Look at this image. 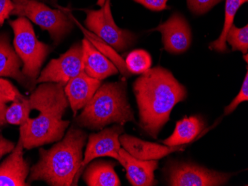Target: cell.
I'll return each mask as SVG.
<instances>
[{"mask_svg":"<svg viewBox=\"0 0 248 186\" xmlns=\"http://www.w3.org/2000/svg\"><path fill=\"white\" fill-rule=\"evenodd\" d=\"M140 116V126L157 138L169 121L172 108L187 96L186 87L172 73L158 66L146 71L133 84Z\"/></svg>","mask_w":248,"mask_h":186,"instance_id":"obj_1","label":"cell"},{"mask_svg":"<svg viewBox=\"0 0 248 186\" xmlns=\"http://www.w3.org/2000/svg\"><path fill=\"white\" fill-rule=\"evenodd\" d=\"M62 83H40L32 91L29 102L32 110L40 112L19 126L23 148L33 149L62 140L70 121L62 116L69 105Z\"/></svg>","mask_w":248,"mask_h":186,"instance_id":"obj_2","label":"cell"},{"mask_svg":"<svg viewBox=\"0 0 248 186\" xmlns=\"http://www.w3.org/2000/svg\"><path fill=\"white\" fill-rule=\"evenodd\" d=\"M86 139L84 130L73 126L50 149L40 148V159L31 168L27 183L43 181L52 186H72L83 161Z\"/></svg>","mask_w":248,"mask_h":186,"instance_id":"obj_3","label":"cell"},{"mask_svg":"<svg viewBox=\"0 0 248 186\" xmlns=\"http://www.w3.org/2000/svg\"><path fill=\"white\" fill-rule=\"evenodd\" d=\"M135 122L134 112L128 101L125 80L101 85L93 98L75 116L74 126L91 130H101L110 124L124 126Z\"/></svg>","mask_w":248,"mask_h":186,"instance_id":"obj_4","label":"cell"},{"mask_svg":"<svg viewBox=\"0 0 248 186\" xmlns=\"http://www.w3.org/2000/svg\"><path fill=\"white\" fill-rule=\"evenodd\" d=\"M9 23L15 34V51L22 62V73L34 88L42 65L51 52V48L39 41L27 18L19 16L15 20L10 21Z\"/></svg>","mask_w":248,"mask_h":186,"instance_id":"obj_5","label":"cell"},{"mask_svg":"<svg viewBox=\"0 0 248 186\" xmlns=\"http://www.w3.org/2000/svg\"><path fill=\"white\" fill-rule=\"evenodd\" d=\"M11 15L30 19L48 32L54 44L58 45L73 29V19L61 10L53 9L37 0H12Z\"/></svg>","mask_w":248,"mask_h":186,"instance_id":"obj_6","label":"cell"},{"mask_svg":"<svg viewBox=\"0 0 248 186\" xmlns=\"http://www.w3.org/2000/svg\"><path fill=\"white\" fill-rule=\"evenodd\" d=\"M84 11L86 13L85 25L87 29L111 48L123 51L133 45L135 34L117 26L111 14L110 0H106L100 9Z\"/></svg>","mask_w":248,"mask_h":186,"instance_id":"obj_7","label":"cell"},{"mask_svg":"<svg viewBox=\"0 0 248 186\" xmlns=\"http://www.w3.org/2000/svg\"><path fill=\"white\" fill-rule=\"evenodd\" d=\"M232 176L196 164L175 162L168 166L167 183L172 186H224Z\"/></svg>","mask_w":248,"mask_h":186,"instance_id":"obj_8","label":"cell"},{"mask_svg":"<svg viewBox=\"0 0 248 186\" xmlns=\"http://www.w3.org/2000/svg\"><path fill=\"white\" fill-rule=\"evenodd\" d=\"M124 132V126L116 124L89 135L84 157L72 186H77L86 166L96 158L110 157L119 160V151L121 148L119 137Z\"/></svg>","mask_w":248,"mask_h":186,"instance_id":"obj_9","label":"cell"},{"mask_svg":"<svg viewBox=\"0 0 248 186\" xmlns=\"http://www.w3.org/2000/svg\"><path fill=\"white\" fill-rule=\"evenodd\" d=\"M83 71L82 44L76 43L58 59L50 61L39 75L37 83H66Z\"/></svg>","mask_w":248,"mask_h":186,"instance_id":"obj_10","label":"cell"},{"mask_svg":"<svg viewBox=\"0 0 248 186\" xmlns=\"http://www.w3.org/2000/svg\"><path fill=\"white\" fill-rule=\"evenodd\" d=\"M154 30L161 32L164 49L169 53L182 54L190 47L191 29L185 18L179 14H172Z\"/></svg>","mask_w":248,"mask_h":186,"instance_id":"obj_11","label":"cell"},{"mask_svg":"<svg viewBox=\"0 0 248 186\" xmlns=\"http://www.w3.org/2000/svg\"><path fill=\"white\" fill-rule=\"evenodd\" d=\"M23 145L19 138L17 144L8 157L0 164V186H28L29 164L23 156Z\"/></svg>","mask_w":248,"mask_h":186,"instance_id":"obj_12","label":"cell"},{"mask_svg":"<svg viewBox=\"0 0 248 186\" xmlns=\"http://www.w3.org/2000/svg\"><path fill=\"white\" fill-rule=\"evenodd\" d=\"M101 84V80L93 78L84 70L66 83L64 91L75 117L78 111L87 105Z\"/></svg>","mask_w":248,"mask_h":186,"instance_id":"obj_13","label":"cell"},{"mask_svg":"<svg viewBox=\"0 0 248 186\" xmlns=\"http://www.w3.org/2000/svg\"><path fill=\"white\" fill-rule=\"evenodd\" d=\"M119 162L126 171V178L133 186H155V171L157 169L158 162L153 160H141L129 155L121 148L119 151Z\"/></svg>","mask_w":248,"mask_h":186,"instance_id":"obj_14","label":"cell"},{"mask_svg":"<svg viewBox=\"0 0 248 186\" xmlns=\"http://www.w3.org/2000/svg\"><path fill=\"white\" fill-rule=\"evenodd\" d=\"M120 143L123 148L136 159L141 160H153L161 159L171 153L185 150L183 145L179 146H163L128 134H121Z\"/></svg>","mask_w":248,"mask_h":186,"instance_id":"obj_15","label":"cell"},{"mask_svg":"<svg viewBox=\"0 0 248 186\" xmlns=\"http://www.w3.org/2000/svg\"><path fill=\"white\" fill-rule=\"evenodd\" d=\"M83 70L89 76L97 80H105L118 73L115 64L100 52L88 39L82 41Z\"/></svg>","mask_w":248,"mask_h":186,"instance_id":"obj_16","label":"cell"},{"mask_svg":"<svg viewBox=\"0 0 248 186\" xmlns=\"http://www.w3.org/2000/svg\"><path fill=\"white\" fill-rule=\"evenodd\" d=\"M22 62L10 44L8 36L0 34V77H11L29 89L33 90L31 84L22 73Z\"/></svg>","mask_w":248,"mask_h":186,"instance_id":"obj_17","label":"cell"},{"mask_svg":"<svg viewBox=\"0 0 248 186\" xmlns=\"http://www.w3.org/2000/svg\"><path fill=\"white\" fill-rule=\"evenodd\" d=\"M115 166L113 162L104 160L89 163L82 173L83 180L89 186H121Z\"/></svg>","mask_w":248,"mask_h":186,"instance_id":"obj_18","label":"cell"},{"mask_svg":"<svg viewBox=\"0 0 248 186\" xmlns=\"http://www.w3.org/2000/svg\"><path fill=\"white\" fill-rule=\"evenodd\" d=\"M205 128V123L201 116L184 118L177 122L172 135L162 143L167 146H179L189 143L201 134Z\"/></svg>","mask_w":248,"mask_h":186,"instance_id":"obj_19","label":"cell"},{"mask_svg":"<svg viewBox=\"0 0 248 186\" xmlns=\"http://www.w3.org/2000/svg\"><path fill=\"white\" fill-rule=\"evenodd\" d=\"M248 0H226L225 12H224V23L221 34L215 41L210 43V48L218 52L228 51L226 37L231 26L233 25L234 18L238 10Z\"/></svg>","mask_w":248,"mask_h":186,"instance_id":"obj_20","label":"cell"},{"mask_svg":"<svg viewBox=\"0 0 248 186\" xmlns=\"http://www.w3.org/2000/svg\"><path fill=\"white\" fill-rule=\"evenodd\" d=\"M29 98L22 94L15 97L11 105L7 107L5 119L7 124L19 126L23 124L30 117L31 112Z\"/></svg>","mask_w":248,"mask_h":186,"instance_id":"obj_21","label":"cell"},{"mask_svg":"<svg viewBox=\"0 0 248 186\" xmlns=\"http://www.w3.org/2000/svg\"><path fill=\"white\" fill-rule=\"evenodd\" d=\"M73 21L75 22V23L79 25L80 29H81V30H83V33H84L85 35L86 36V39H88L89 41L91 42L93 45H94L100 52L102 53L104 55H105L110 61L114 62V64H115L117 69H118V71H120V72H121L124 76H129L130 75H132V73L128 70L127 67H126L125 61H124V59H123L121 57L118 56V54L115 52L113 48H111L109 45H108L105 42L103 41L101 39L99 38L95 34H92V33H90L89 31H86L85 29H83L82 26H80V23H78L74 18Z\"/></svg>","mask_w":248,"mask_h":186,"instance_id":"obj_22","label":"cell"},{"mask_svg":"<svg viewBox=\"0 0 248 186\" xmlns=\"http://www.w3.org/2000/svg\"><path fill=\"white\" fill-rule=\"evenodd\" d=\"M125 62L132 74H142L151 67L152 58L150 54L144 50H135L129 53Z\"/></svg>","mask_w":248,"mask_h":186,"instance_id":"obj_23","label":"cell"},{"mask_svg":"<svg viewBox=\"0 0 248 186\" xmlns=\"http://www.w3.org/2000/svg\"><path fill=\"white\" fill-rule=\"evenodd\" d=\"M19 94L21 93L14 85L5 79L0 78V129L7 124L5 113L8 102H12Z\"/></svg>","mask_w":248,"mask_h":186,"instance_id":"obj_24","label":"cell"},{"mask_svg":"<svg viewBox=\"0 0 248 186\" xmlns=\"http://www.w3.org/2000/svg\"><path fill=\"white\" fill-rule=\"evenodd\" d=\"M226 42L232 46V51H239L243 54H248V26L245 27H235L232 25L227 34Z\"/></svg>","mask_w":248,"mask_h":186,"instance_id":"obj_25","label":"cell"},{"mask_svg":"<svg viewBox=\"0 0 248 186\" xmlns=\"http://www.w3.org/2000/svg\"><path fill=\"white\" fill-rule=\"evenodd\" d=\"M222 0H186L188 8L195 14L201 15L207 13L213 7Z\"/></svg>","mask_w":248,"mask_h":186,"instance_id":"obj_26","label":"cell"},{"mask_svg":"<svg viewBox=\"0 0 248 186\" xmlns=\"http://www.w3.org/2000/svg\"><path fill=\"white\" fill-rule=\"evenodd\" d=\"M248 100V73H246L245 78L242 83V87L239 91L238 95L235 97V99L231 102L228 106L224 108V114L228 115L232 113L238 105L242 102H247Z\"/></svg>","mask_w":248,"mask_h":186,"instance_id":"obj_27","label":"cell"},{"mask_svg":"<svg viewBox=\"0 0 248 186\" xmlns=\"http://www.w3.org/2000/svg\"><path fill=\"white\" fill-rule=\"evenodd\" d=\"M133 1L153 12H161L168 8L167 6L168 0H133Z\"/></svg>","mask_w":248,"mask_h":186,"instance_id":"obj_28","label":"cell"},{"mask_svg":"<svg viewBox=\"0 0 248 186\" xmlns=\"http://www.w3.org/2000/svg\"><path fill=\"white\" fill-rule=\"evenodd\" d=\"M14 4L12 0H0V27L4 24L13 12Z\"/></svg>","mask_w":248,"mask_h":186,"instance_id":"obj_29","label":"cell"},{"mask_svg":"<svg viewBox=\"0 0 248 186\" xmlns=\"http://www.w3.org/2000/svg\"><path fill=\"white\" fill-rule=\"evenodd\" d=\"M15 145L13 142L7 140L2 134H0V158L13 151Z\"/></svg>","mask_w":248,"mask_h":186,"instance_id":"obj_30","label":"cell"},{"mask_svg":"<svg viewBox=\"0 0 248 186\" xmlns=\"http://www.w3.org/2000/svg\"><path fill=\"white\" fill-rule=\"evenodd\" d=\"M106 0H97V5L102 7L105 4Z\"/></svg>","mask_w":248,"mask_h":186,"instance_id":"obj_31","label":"cell"}]
</instances>
